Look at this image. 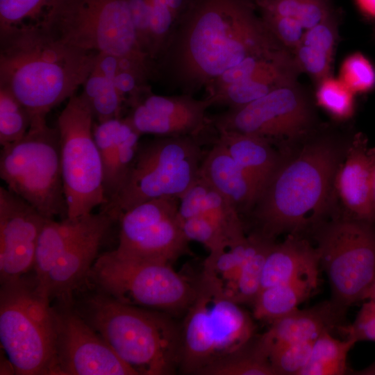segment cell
Instances as JSON below:
<instances>
[{
	"label": "cell",
	"mask_w": 375,
	"mask_h": 375,
	"mask_svg": "<svg viewBox=\"0 0 375 375\" xmlns=\"http://www.w3.org/2000/svg\"><path fill=\"white\" fill-rule=\"evenodd\" d=\"M199 176L226 197L240 215L251 211L260 193L219 140L204 156Z\"/></svg>",
	"instance_id": "ffe728a7"
},
{
	"label": "cell",
	"mask_w": 375,
	"mask_h": 375,
	"mask_svg": "<svg viewBox=\"0 0 375 375\" xmlns=\"http://www.w3.org/2000/svg\"><path fill=\"white\" fill-rule=\"evenodd\" d=\"M0 176L7 188L48 219L67 217L58 129L33 122L19 140L1 147Z\"/></svg>",
	"instance_id": "8992f818"
},
{
	"label": "cell",
	"mask_w": 375,
	"mask_h": 375,
	"mask_svg": "<svg viewBox=\"0 0 375 375\" xmlns=\"http://www.w3.org/2000/svg\"><path fill=\"white\" fill-rule=\"evenodd\" d=\"M252 243L253 238L249 234L209 252L199 281L233 301L237 281Z\"/></svg>",
	"instance_id": "484cf974"
},
{
	"label": "cell",
	"mask_w": 375,
	"mask_h": 375,
	"mask_svg": "<svg viewBox=\"0 0 375 375\" xmlns=\"http://www.w3.org/2000/svg\"><path fill=\"white\" fill-rule=\"evenodd\" d=\"M49 219L21 197L0 187V282L33 269L39 236Z\"/></svg>",
	"instance_id": "2e32d148"
},
{
	"label": "cell",
	"mask_w": 375,
	"mask_h": 375,
	"mask_svg": "<svg viewBox=\"0 0 375 375\" xmlns=\"http://www.w3.org/2000/svg\"><path fill=\"white\" fill-rule=\"evenodd\" d=\"M0 340L15 374L57 375L56 312L34 276L1 284Z\"/></svg>",
	"instance_id": "277c9868"
},
{
	"label": "cell",
	"mask_w": 375,
	"mask_h": 375,
	"mask_svg": "<svg viewBox=\"0 0 375 375\" xmlns=\"http://www.w3.org/2000/svg\"><path fill=\"white\" fill-rule=\"evenodd\" d=\"M369 149L366 138L357 134L338 168L334 183L349 216L375 224Z\"/></svg>",
	"instance_id": "ac0fdd59"
},
{
	"label": "cell",
	"mask_w": 375,
	"mask_h": 375,
	"mask_svg": "<svg viewBox=\"0 0 375 375\" xmlns=\"http://www.w3.org/2000/svg\"><path fill=\"white\" fill-rule=\"evenodd\" d=\"M254 336L253 319L241 305L199 281L196 295L181 326L179 369L185 374L201 375Z\"/></svg>",
	"instance_id": "52a82bcc"
},
{
	"label": "cell",
	"mask_w": 375,
	"mask_h": 375,
	"mask_svg": "<svg viewBox=\"0 0 375 375\" xmlns=\"http://www.w3.org/2000/svg\"><path fill=\"white\" fill-rule=\"evenodd\" d=\"M344 312L331 300L305 309L297 308L272 322L260 338L268 353L275 345L312 341L323 333H331L344 325Z\"/></svg>",
	"instance_id": "d6986e66"
},
{
	"label": "cell",
	"mask_w": 375,
	"mask_h": 375,
	"mask_svg": "<svg viewBox=\"0 0 375 375\" xmlns=\"http://www.w3.org/2000/svg\"><path fill=\"white\" fill-rule=\"evenodd\" d=\"M338 78L356 95L375 88V67L362 53L356 52L342 61Z\"/></svg>",
	"instance_id": "8d00e7d4"
},
{
	"label": "cell",
	"mask_w": 375,
	"mask_h": 375,
	"mask_svg": "<svg viewBox=\"0 0 375 375\" xmlns=\"http://www.w3.org/2000/svg\"><path fill=\"white\" fill-rule=\"evenodd\" d=\"M115 219L107 212L95 213L91 224L64 249L38 289L50 301L60 299L67 303L74 291L90 274L98 252Z\"/></svg>",
	"instance_id": "e0dca14e"
},
{
	"label": "cell",
	"mask_w": 375,
	"mask_h": 375,
	"mask_svg": "<svg viewBox=\"0 0 375 375\" xmlns=\"http://www.w3.org/2000/svg\"><path fill=\"white\" fill-rule=\"evenodd\" d=\"M374 37H375V28H374Z\"/></svg>",
	"instance_id": "bcb514c9"
},
{
	"label": "cell",
	"mask_w": 375,
	"mask_h": 375,
	"mask_svg": "<svg viewBox=\"0 0 375 375\" xmlns=\"http://www.w3.org/2000/svg\"><path fill=\"white\" fill-rule=\"evenodd\" d=\"M203 157L199 144L187 136L140 142L122 186L101 210L116 222L124 212L143 202L180 199L199 178Z\"/></svg>",
	"instance_id": "5b68a950"
},
{
	"label": "cell",
	"mask_w": 375,
	"mask_h": 375,
	"mask_svg": "<svg viewBox=\"0 0 375 375\" xmlns=\"http://www.w3.org/2000/svg\"><path fill=\"white\" fill-rule=\"evenodd\" d=\"M172 265L126 257L115 249L98 256L90 274L104 294L118 301L177 315L188 310L197 283Z\"/></svg>",
	"instance_id": "9c48e42d"
},
{
	"label": "cell",
	"mask_w": 375,
	"mask_h": 375,
	"mask_svg": "<svg viewBox=\"0 0 375 375\" xmlns=\"http://www.w3.org/2000/svg\"><path fill=\"white\" fill-rule=\"evenodd\" d=\"M365 300H372L375 301V281L367 292L365 297Z\"/></svg>",
	"instance_id": "f6af8a7d"
},
{
	"label": "cell",
	"mask_w": 375,
	"mask_h": 375,
	"mask_svg": "<svg viewBox=\"0 0 375 375\" xmlns=\"http://www.w3.org/2000/svg\"><path fill=\"white\" fill-rule=\"evenodd\" d=\"M84 311L81 316L137 375H171L179 369L181 327L170 314L104 293L88 299Z\"/></svg>",
	"instance_id": "3957f363"
},
{
	"label": "cell",
	"mask_w": 375,
	"mask_h": 375,
	"mask_svg": "<svg viewBox=\"0 0 375 375\" xmlns=\"http://www.w3.org/2000/svg\"><path fill=\"white\" fill-rule=\"evenodd\" d=\"M267 25L278 40L287 49L293 51L299 45L305 29L295 19L264 12Z\"/></svg>",
	"instance_id": "ab89813d"
},
{
	"label": "cell",
	"mask_w": 375,
	"mask_h": 375,
	"mask_svg": "<svg viewBox=\"0 0 375 375\" xmlns=\"http://www.w3.org/2000/svg\"><path fill=\"white\" fill-rule=\"evenodd\" d=\"M328 140L305 145L278 167L259 194L251 215L256 232L275 240L288 233L298 234L323 214L341 155Z\"/></svg>",
	"instance_id": "7a4b0ae2"
},
{
	"label": "cell",
	"mask_w": 375,
	"mask_h": 375,
	"mask_svg": "<svg viewBox=\"0 0 375 375\" xmlns=\"http://www.w3.org/2000/svg\"><path fill=\"white\" fill-rule=\"evenodd\" d=\"M180 222L188 240L202 244L209 252L231 242L221 227L206 217L194 216L180 220Z\"/></svg>",
	"instance_id": "74e56055"
},
{
	"label": "cell",
	"mask_w": 375,
	"mask_h": 375,
	"mask_svg": "<svg viewBox=\"0 0 375 375\" xmlns=\"http://www.w3.org/2000/svg\"><path fill=\"white\" fill-rule=\"evenodd\" d=\"M263 12L297 19L305 30L317 24L333 10L331 0H256Z\"/></svg>",
	"instance_id": "1f68e13d"
},
{
	"label": "cell",
	"mask_w": 375,
	"mask_h": 375,
	"mask_svg": "<svg viewBox=\"0 0 375 375\" xmlns=\"http://www.w3.org/2000/svg\"><path fill=\"white\" fill-rule=\"evenodd\" d=\"M219 140L253 179L261 192L278 167L281 158V155L272 147L271 141L230 131H221Z\"/></svg>",
	"instance_id": "603a6c76"
},
{
	"label": "cell",
	"mask_w": 375,
	"mask_h": 375,
	"mask_svg": "<svg viewBox=\"0 0 375 375\" xmlns=\"http://www.w3.org/2000/svg\"><path fill=\"white\" fill-rule=\"evenodd\" d=\"M118 57L99 53L94 67L82 85L81 94L88 104L95 122L119 117L124 98L114 84Z\"/></svg>",
	"instance_id": "d4e9b609"
},
{
	"label": "cell",
	"mask_w": 375,
	"mask_h": 375,
	"mask_svg": "<svg viewBox=\"0 0 375 375\" xmlns=\"http://www.w3.org/2000/svg\"><path fill=\"white\" fill-rule=\"evenodd\" d=\"M346 338L357 342L362 340L375 342V301L367 300L360 310L354 322L342 325L338 328Z\"/></svg>",
	"instance_id": "60d3db41"
},
{
	"label": "cell",
	"mask_w": 375,
	"mask_h": 375,
	"mask_svg": "<svg viewBox=\"0 0 375 375\" xmlns=\"http://www.w3.org/2000/svg\"><path fill=\"white\" fill-rule=\"evenodd\" d=\"M189 48L197 66L221 76L250 56L263 52L261 29L245 0H199L192 12Z\"/></svg>",
	"instance_id": "ba28073f"
},
{
	"label": "cell",
	"mask_w": 375,
	"mask_h": 375,
	"mask_svg": "<svg viewBox=\"0 0 375 375\" xmlns=\"http://www.w3.org/2000/svg\"><path fill=\"white\" fill-rule=\"evenodd\" d=\"M357 342L351 338L338 340L324 332L313 342L310 359L299 375H342L348 367L347 358Z\"/></svg>",
	"instance_id": "83f0119b"
},
{
	"label": "cell",
	"mask_w": 375,
	"mask_h": 375,
	"mask_svg": "<svg viewBox=\"0 0 375 375\" xmlns=\"http://www.w3.org/2000/svg\"><path fill=\"white\" fill-rule=\"evenodd\" d=\"M312 111L296 82L279 87L242 107L221 123V131H235L269 140L295 138L312 122Z\"/></svg>",
	"instance_id": "5bb4252c"
},
{
	"label": "cell",
	"mask_w": 375,
	"mask_h": 375,
	"mask_svg": "<svg viewBox=\"0 0 375 375\" xmlns=\"http://www.w3.org/2000/svg\"><path fill=\"white\" fill-rule=\"evenodd\" d=\"M55 312L57 375H137L81 315Z\"/></svg>",
	"instance_id": "9a60e30c"
},
{
	"label": "cell",
	"mask_w": 375,
	"mask_h": 375,
	"mask_svg": "<svg viewBox=\"0 0 375 375\" xmlns=\"http://www.w3.org/2000/svg\"><path fill=\"white\" fill-rule=\"evenodd\" d=\"M94 121L83 96L76 94L69 99L58 117L62 175L69 218L92 213L108 202L103 165L93 135Z\"/></svg>",
	"instance_id": "8fae6325"
},
{
	"label": "cell",
	"mask_w": 375,
	"mask_h": 375,
	"mask_svg": "<svg viewBox=\"0 0 375 375\" xmlns=\"http://www.w3.org/2000/svg\"><path fill=\"white\" fill-rule=\"evenodd\" d=\"M201 375H275V373L260 335H255L245 346L206 368Z\"/></svg>",
	"instance_id": "f1b7e54d"
},
{
	"label": "cell",
	"mask_w": 375,
	"mask_h": 375,
	"mask_svg": "<svg viewBox=\"0 0 375 375\" xmlns=\"http://www.w3.org/2000/svg\"><path fill=\"white\" fill-rule=\"evenodd\" d=\"M122 119L120 117L94 122L93 135L103 169L104 188L108 201L115 190V170L117 146Z\"/></svg>",
	"instance_id": "d6a6232c"
},
{
	"label": "cell",
	"mask_w": 375,
	"mask_h": 375,
	"mask_svg": "<svg viewBox=\"0 0 375 375\" xmlns=\"http://www.w3.org/2000/svg\"><path fill=\"white\" fill-rule=\"evenodd\" d=\"M315 238L331 300L346 311L365 300L375 281V224L347 216L323 225Z\"/></svg>",
	"instance_id": "30bf717a"
},
{
	"label": "cell",
	"mask_w": 375,
	"mask_h": 375,
	"mask_svg": "<svg viewBox=\"0 0 375 375\" xmlns=\"http://www.w3.org/2000/svg\"><path fill=\"white\" fill-rule=\"evenodd\" d=\"M319 269L262 289L251 305L253 317L270 324L298 308L319 287Z\"/></svg>",
	"instance_id": "cb8c5ba5"
},
{
	"label": "cell",
	"mask_w": 375,
	"mask_h": 375,
	"mask_svg": "<svg viewBox=\"0 0 375 375\" xmlns=\"http://www.w3.org/2000/svg\"><path fill=\"white\" fill-rule=\"evenodd\" d=\"M138 64H133L128 67H121L118 64L117 71L114 77V84L123 98L126 94H135L136 92L137 80L133 69L135 67H138Z\"/></svg>",
	"instance_id": "b9f144b4"
},
{
	"label": "cell",
	"mask_w": 375,
	"mask_h": 375,
	"mask_svg": "<svg viewBox=\"0 0 375 375\" xmlns=\"http://www.w3.org/2000/svg\"><path fill=\"white\" fill-rule=\"evenodd\" d=\"M251 250L242 265L235 290L233 301L252 305L261 288L266 257L275 240L253 232Z\"/></svg>",
	"instance_id": "f546056e"
},
{
	"label": "cell",
	"mask_w": 375,
	"mask_h": 375,
	"mask_svg": "<svg viewBox=\"0 0 375 375\" xmlns=\"http://www.w3.org/2000/svg\"><path fill=\"white\" fill-rule=\"evenodd\" d=\"M317 269L320 267L316 247L299 234H288L283 242L273 244L266 257L260 290Z\"/></svg>",
	"instance_id": "7402d4cb"
},
{
	"label": "cell",
	"mask_w": 375,
	"mask_h": 375,
	"mask_svg": "<svg viewBox=\"0 0 375 375\" xmlns=\"http://www.w3.org/2000/svg\"><path fill=\"white\" fill-rule=\"evenodd\" d=\"M315 340L272 347L269 358L275 375H299L308 363Z\"/></svg>",
	"instance_id": "d590c367"
},
{
	"label": "cell",
	"mask_w": 375,
	"mask_h": 375,
	"mask_svg": "<svg viewBox=\"0 0 375 375\" xmlns=\"http://www.w3.org/2000/svg\"><path fill=\"white\" fill-rule=\"evenodd\" d=\"M31 123V115L26 107L8 90L0 87L1 147L24 137Z\"/></svg>",
	"instance_id": "836d02e7"
},
{
	"label": "cell",
	"mask_w": 375,
	"mask_h": 375,
	"mask_svg": "<svg viewBox=\"0 0 375 375\" xmlns=\"http://www.w3.org/2000/svg\"><path fill=\"white\" fill-rule=\"evenodd\" d=\"M355 96L338 78L330 75L318 82L316 90L317 104L337 119H347L353 115Z\"/></svg>",
	"instance_id": "e575fe53"
},
{
	"label": "cell",
	"mask_w": 375,
	"mask_h": 375,
	"mask_svg": "<svg viewBox=\"0 0 375 375\" xmlns=\"http://www.w3.org/2000/svg\"><path fill=\"white\" fill-rule=\"evenodd\" d=\"M354 3L362 15L375 19V0H354Z\"/></svg>",
	"instance_id": "7bdbcfd3"
},
{
	"label": "cell",
	"mask_w": 375,
	"mask_h": 375,
	"mask_svg": "<svg viewBox=\"0 0 375 375\" xmlns=\"http://www.w3.org/2000/svg\"><path fill=\"white\" fill-rule=\"evenodd\" d=\"M94 216L92 212L75 218L47 221L39 236L33 266L38 289L64 249L91 224Z\"/></svg>",
	"instance_id": "4316f807"
},
{
	"label": "cell",
	"mask_w": 375,
	"mask_h": 375,
	"mask_svg": "<svg viewBox=\"0 0 375 375\" xmlns=\"http://www.w3.org/2000/svg\"><path fill=\"white\" fill-rule=\"evenodd\" d=\"M98 54L62 41L43 25L0 29V87L26 107L32 123L44 121L83 84Z\"/></svg>",
	"instance_id": "6da1fadb"
},
{
	"label": "cell",
	"mask_w": 375,
	"mask_h": 375,
	"mask_svg": "<svg viewBox=\"0 0 375 375\" xmlns=\"http://www.w3.org/2000/svg\"><path fill=\"white\" fill-rule=\"evenodd\" d=\"M64 0H0V29L45 25Z\"/></svg>",
	"instance_id": "4dcf8cb0"
},
{
	"label": "cell",
	"mask_w": 375,
	"mask_h": 375,
	"mask_svg": "<svg viewBox=\"0 0 375 375\" xmlns=\"http://www.w3.org/2000/svg\"><path fill=\"white\" fill-rule=\"evenodd\" d=\"M81 49L142 61L127 0H64L43 25Z\"/></svg>",
	"instance_id": "7c38bea8"
},
{
	"label": "cell",
	"mask_w": 375,
	"mask_h": 375,
	"mask_svg": "<svg viewBox=\"0 0 375 375\" xmlns=\"http://www.w3.org/2000/svg\"><path fill=\"white\" fill-rule=\"evenodd\" d=\"M201 215L217 224L228 239L236 241L246 235L241 215L233 203L200 176L179 199V220Z\"/></svg>",
	"instance_id": "44dd1931"
},
{
	"label": "cell",
	"mask_w": 375,
	"mask_h": 375,
	"mask_svg": "<svg viewBox=\"0 0 375 375\" xmlns=\"http://www.w3.org/2000/svg\"><path fill=\"white\" fill-rule=\"evenodd\" d=\"M337 18L333 10L325 19L305 30L300 44L333 58L337 41Z\"/></svg>",
	"instance_id": "f35d334b"
},
{
	"label": "cell",
	"mask_w": 375,
	"mask_h": 375,
	"mask_svg": "<svg viewBox=\"0 0 375 375\" xmlns=\"http://www.w3.org/2000/svg\"><path fill=\"white\" fill-rule=\"evenodd\" d=\"M179 199H151L126 210L118 218L122 256L172 265L190 252L178 216Z\"/></svg>",
	"instance_id": "4fadbf2b"
},
{
	"label": "cell",
	"mask_w": 375,
	"mask_h": 375,
	"mask_svg": "<svg viewBox=\"0 0 375 375\" xmlns=\"http://www.w3.org/2000/svg\"><path fill=\"white\" fill-rule=\"evenodd\" d=\"M369 155L372 169V201L375 214V147L369 149Z\"/></svg>",
	"instance_id": "ee69618b"
}]
</instances>
